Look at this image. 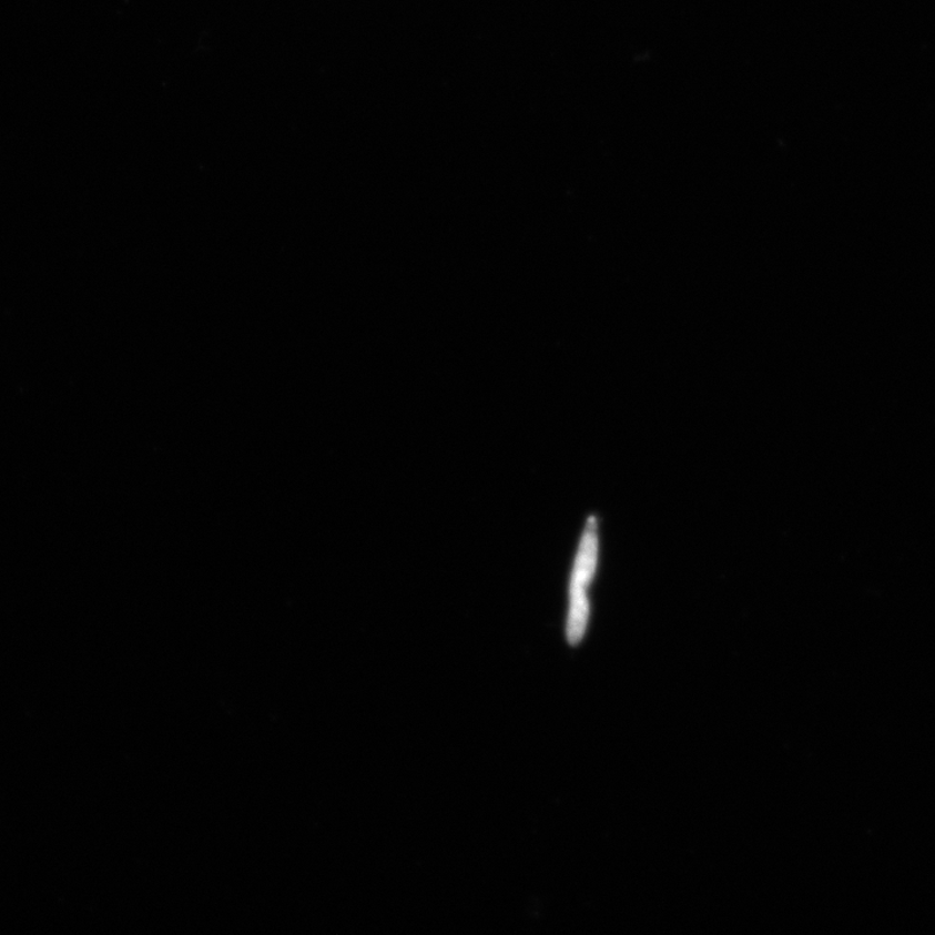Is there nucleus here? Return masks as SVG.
I'll list each match as a JSON object with an SVG mask.
<instances>
[{"label":"nucleus","instance_id":"1","mask_svg":"<svg viewBox=\"0 0 935 935\" xmlns=\"http://www.w3.org/2000/svg\"><path fill=\"white\" fill-rule=\"evenodd\" d=\"M598 558V526L594 517H590L582 537L579 555H577L572 587H570V611L567 626V638L570 644L582 640L589 621L588 588L596 572Z\"/></svg>","mask_w":935,"mask_h":935}]
</instances>
